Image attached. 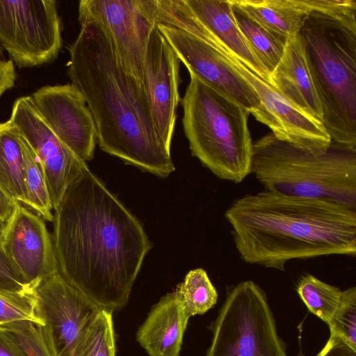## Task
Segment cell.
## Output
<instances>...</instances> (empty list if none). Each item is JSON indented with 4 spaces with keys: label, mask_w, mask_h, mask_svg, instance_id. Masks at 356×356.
<instances>
[{
    "label": "cell",
    "mask_w": 356,
    "mask_h": 356,
    "mask_svg": "<svg viewBox=\"0 0 356 356\" xmlns=\"http://www.w3.org/2000/svg\"><path fill=\"white\" fill-rule=\"evenodd\" d=\"M59 273L101 309L127 303L152 243L138 219L90 169L66 190L51 234Z\"/></svg>",
    "instance_id": "1"
},
{
    "label": "cell",
    "mask_w": 356,
    "mask_h": 356,
    "mask_svg": "<svg viewBox=\"0 0 356 356\" xmlns=\"http://www.w3.org/2000/svg\"><path fill=\"white\" fill-rule=\"evenodd\" d=\"M79 24L68 47L67 74L86 99L97 144L126 164L168 177L175 170L171 150L155 129L143 88L118 66L101 27L94 22Z\"/></svg>",
    "instance_id": "2"
},
{
    "label": "cell",
    "mask_w": 356,
    "mask_h": 356,
    "mask_svg": "<svg viewBox=\"0 0 356 356\" xmlns=\"http://www.w3.org/2000/svg\"><path fill=\"white\" fill-rule=\"evenodd\" d=\"M225 216L246 263L285 270L288 261L356 256V209L264 191L236 199Z\"/></svg>",
    "instance_id": "3"
},
{
    "label": "cell",
    "mask_w": 356,
    "mask_h": 356,
    "mask_svg": "<svg viewBox=\"0 0 356 356\" xmlns=\"http://www.w3.org/2000/svg\"><path fill=\"white\" fill-rule=\"evenodd\" d=\"M299 33L332 142L356 148V0H302Z\"/></svg>",
    "instance_id": "4"
},
{
    "label": "cell",
    "mask_w": 356,
    "mask_h": 356,
    "mask_svg": "<svg viewBox=\"0 0 356 356\" xmlns=\"http://www.w3.org/2000/svg\"><path fill=\"white\" fill-rule=\"evenodd\" d=\"M251 173L265 191L356 209V148L332 142L315 154L272 133L253 143Z\"/></svg>",
    "instance_id": "5"
},
{
    "label": "cell",
    "mask_w": 356,
    "mask_h": 356,
    "mask_svg": "<svg viewBox=\"0 0 356 356\" xmlns=\"http://www.w3.org/2000/svg\"><path fill=\"white\" fill-rule=\"evenodd\" d=\"M181 105L192 155L220 179L243 181L253 154L249 111L191 74Z\"/></svg>",
    "instance_id": "6"
},
{
    "label": "cell",
    "mask_w": 356,
    "mask_h": 356,
    "mask_svg": "<svg viewBox=\"0 0 356 356\" xmlns=\"http://www.w3.org/2000/svg\"><path fill=\"white\" fill-rule=\"evenodd\" d=\"M210 329L205 356H287L266 294L252 280L227 291Z\"/></svg>",
    "instance_id": "7"
},
{
    "label": "cell",
    "mask_w": 356,
    "mask_h": 356,
    "mask_svg": "<svg viewBox=\"0 0 356 356\" xmlns=\"http://www.w3.org/2000/svg\"><path fill=\"white\" fill-rule=\"evenodd\" d=\"M79 22L102 29L116 63L143 88L144 61L156 21L155 0H81Z\"/></svg>",
    "instance_id": "8"
},
{
    "label": "cell",
    "mask_w": 356,
    "mask_h": 356,
    "mask_svg": "<svg viewBox=\"0 0 356 356\" xmlns=\"http://www.w3.org/2000/svg\"><path fill=\"white\" fill-rule=\"evenodd\" d=\"M54 0H0V45L19 68L54 61L62 47Z\"/></svg>",
    "instance_id": "9"
},
{
    "label": "cell",
    "mask_w": 356,
    "mask_h": 356,
    "mask_svg": "<svg viewBox=\"0 0 356 356\" xmlns=\"http://www.w3.org/2000/svg\"><path fill=\"white\" fill-rule=\"evenodd\" d=\"M34 307L51 356H80L83 332L101 309L59 273L34 288Z\"/></svg>",
    "instance_id": "10"
},
{
    "label": "cell",
    "mask_w": 356,
    "mask_h": 356,
    "mask_svg": "<svg viewBox=\"0 0 356 356\" xmlns=\"http://www.w3.org/2000/svg\"><path fill=\"white\" fill-rule=\"evenodd\" d=\"M156 27L189 74L235 101L258 120L261 113L258 95L224 53L180 29L162 24Z\"/></svg>",
    "instance_id": "11"
},
{
    "label": "cell",
    "mask_w": 356,
    "mask_h": 356,
    "mask_svg": "<svg viewBox=\"0 0 356 356\" xmlns=\"http://www.w3.org/2000/svg\"><path fill=\"white\" fill-rule=\"evenodd\" d=\"M222 52L258 95L261 113L257 120L276 138L315 154L329 148L332 140L321 120L291 102L227 49Z\"/></svg>",
    "instance_id": "12"
},
{
    "label": "cell",
    "mask_w": 356,
    "mask_h": 356,
    "mask_svg": "<svg viewBox=\"0 0 356 356\" xmlns=\"http://www.w3.org/2000/svg\"><path fill=\"white\" fill-rule=\"evenodd\" d=\"M27 140L43 169L55 210L69 186L89 169L51 130L33 106L30 97L17 99L10 119Z\"/></svg>",
    "instance_id": "13"
},
{
    "label": "cell",
    "mask_w": 356,
    "mask_h": 356,
    "mask_svg": "<svg viewBox=\"0 0 356 356\" xmlns=\"http://www.w3.org/2000/svg\"><path fill=\"white\" fill-rule=\"evenodd\" d=\"M0 244L13 267L34 289L59 273L51 236L44 219L16 202L3 224Z\"/></svg>",
    "instance_id": "14"
},
{
    "label": "cell",
    "mask_w": 356,
    "mask_h": 356,
    "mask_svg": "<svg viewBox=\"0 0 356 356\" xmlns=\"http://www.w3.org/2000/svg\"><path fill=\"white\" fill-rule=\"evenodd\" d=\"M54 134L85 161L94 157L96 126L86 99L72 83L45 86L29 96Z\"/></svg>",
    "instance_id": "15"
},
{
    "label": "cell",
    "mask_w": 356,
    "mask_h": 356,
    "mask_svg": "<svg viewBox=\"0 0 356 356\" xmlns=\"http://www.w3.org/2000/svg\"><path fill=\"white\" fill-rule=\"evenodd\" d=\"M179 64V58L156 24L147 47L143 90L155 129L170 150L181 100Z\"/></svg>",
    "instance_id": "16"
},
{
    "label": "cell",
    "mask_w": 356,
    "mask_h": 356,
    "mask_svg": "<svg viewBox=\"0 0 356 356\" xmlns=\"http://www.w3.org/2000/svg\"><path fill=\"white\" fill-rule=\"evenodd\" d=\"M185 1L196 19L223 48L269 82V72L254 54L238 28L230 0Z\"/></svg>",
    "instance_id": "17"
},
{
    "label": "cell",
    "mask_w": 356,
    "mask_h": 356,
    "mask_svg": "<svg viewBox=\"0 0 356 356\" xmlns=\"http://www.w3.org/2000/svg\"><path fill=\"white\" fill-rule=\"evenodd\" d=\"M269 83L297 106L322 122L321 104L299 33L287 39L279 63L270 73Z\"/></svg>",
    "instance_id": "18"
},
{
    "label": "cell",
    "mask_w": 356,
    "mask_h": 356,
    "mask_svg": "<svg viewBox=\"0 0 356 356\" xmlns=\"http://www.w3.org/2000/svg\"><path fill=\"white\" fill-rule=\"evenodd\" d=\"M188 320L175 293H168L152 307L136 339L149 356H179Z\"/></svg>",
    "instance_id": "19"
},
{
    "label": "cell",
    "mask_w": 356,
    "mask_h": 356,
    "mask_svg": "<svg viewBox=\"0 0 356 356\" xmlns=\"http://www.w3.org/2000/svg\"><path fill=\"white\" fill-rule=\"evenodd\" d=\"M268 30L286 39L298 34L308 10L302 0H230Z\"/></svg>",
    "instance_id": "20"
},
{
    "label": "cell",
    "mask_w": 356,
    "mask_h": 356,
    "mask_svg": "<svg viewBox=\"0 0 356 356\" xmlns=\"http://www.w3.org/2000/svg\"><path fill=\"white\" fill-rule=\"evenodd\" d=\"M0 186L13 200L27 207L19 134L9 120L0 123Z\"/></svg>",
    "instance_id": "21"
},
{
    "label": "cell",
    "mask_w": 356,
    "mask_h": 356,
    "mask_svg": "<svg viewBox=\"0 0 356 356\" xmlns=\"http://www.w3.org/2000/svg\"><path fill=\"white\" fill-rule=\"evenodd\" d=\"M233 11L239 29L254 54L270 74L279 63L287 39L268 30L234 6Z\"/></svg>",
    "instance_id": "22"
},
{
    "label": "cell",
    "mask_w": 356,
    "mask_h": 356,
    "mask_svg": "<svg viewBox=\"0 0 356 356\" xmlns=\"http://www.w3.org/2000/svg\"><path fill=\"white\" fill-rule=\"evenodd\" d=\"M19 134L23 158L27 207L34 211L44 220L53 222V207L42 167L27 140L19 132Z\"/></svg>",
    "instance_id": "23"
},
{
    "label": "cell",
    "mask_w": 356,
    "mask_h": 356,
    "mask_svg": "<svg viewBox=\"0 0 356 356\" xmlns=\"http://www.w3.org/2000/svg\"><path fill=\"white\" fill-rule=\"evenodd\" d=\"M187 318L203 314L217 302L218 293L202 268L190 270L174 291Z\"/></svg>",
    "instance_id": "24"
},
{
    "label": "cell",
    "mask_w": 356,
    "mask_h": 356,
    "mask_svg": "<svg viewBox=\"0 0 356 356\" xmlns=\"http://www.w3.org/2000/svg\"><path fill=\"white\" fill-rule=\"evenodd\" d=\"M297 292L312 314L328 324L341 304L343 291L312 275L302 276Z\"/></svg>",
    "instance_id": "25"
},
{
    "label": "cell",
    "mask_w": 356,
    "mask_h": 356,
    "mask_svg": "<svg viewBox=\"0 0 356 356\" xmlns=\"http://www.w3.org/2000/svg\"><path fill=\"white\" fill-rule=\"evenodd\" d=\"M80 356H115L113 312L101 309L85 328Z\"/></svg>",
    "instance_id": "26"
},
{
    "label": "cell",
    "mask_w": 356,
    "mask_h": 356,
    "mask_svg": "<svg viewBox=\"0 0 356 356\" xmlns=\"http://www.w3.org/2000/svg\"><path fill=\"white\" fill-rule=\"evenodd\" d=\"M330 335L356 351V287L343 291L341 305L328 323Z\"/></svg>",
    "instance_id": "27"
},
{
    "label": "cell",
    "mask_w": 356,
    "mask_h": 356,
    "mask_svg": "<svg viewBox=\"0 0 356 356\" xmlns=\"http://www.w3.org/2000/svg\"><path fill=\"white\" fill-rule=\"evenodd\" d=\"M11 332L24 348L27 356H51L42 326L30 321H19L0 326Z\"/></svg>",
    "instance_id": "28"
},
{
    "label": "cell",
    "mask_w": 356,
    "mask_h": 356,
    "mask_svg": "<svg viewBox=\"0 0 356 356\" xmlns=\"http://www.w3.org/2000/svg\"><path fill=\"white\" fill-rule=\"evenodd\" d=\"M31 296H11L0 293V326L19 321H30L42 325Z\"/></svg>",
    "instance_id": "29"
},
{
    "label": "cell",
    "mask_w": 356,
    "mask_h": 356,
    "mask_svg": "<svg viewBox=\"0 0 356 356\" xmlns=\"http://www.w3.org/2000/svg\"><path fill=\"white\" fill-rule=\"evenodd\" d=\"M0 293L11 296H31L34 289L13 267L0 244Z\"/></svg>",
    "instance_id": "30"
},
{
    "label": "cell",
    "mask_w": 356,
    "mask_h": 356,
    "mask_svg": "<svg viewBox=\"0 0 356 356\" xmlns=\"http://www.w3.org/2000/svg\"><path fill=\"white\" fill-rule=\"evenodd\" d=\"M16 81L14 63L6 59L0 47V97L8 90H10Z\"/></svg>",
    "instance_id": "31"
},
{
    "label": "cell",
    "mask_w": 356,
    "mask_h": 356,
    "mask_svg": "<svg viewBox=\"0 0 356 356\" xmlns=\"http://www.w3.org/2000/svg\"><path fill=\"white\" fill-rule=\"evenodd\" d=\"M0 356H27L17 338L0 328Z\"/></svg>",
    "instance_id": "32"
},
{
    "label": "cell",
    "mask_w": 356,
    "mask_h": 356,
    "mask_svg": "<svg viewBox=\"0 0 356 356\" xmlns=\"http://www.w3.org/2000/svg\"><path fill=\"white\" fill-rule=\"evenodd\" d=\"M316 356H356V351L337 337L330 335L324 348Z\"/></svg>",
    "instance_id": "33"
},
{
    "label": "cell",
    "mask_w": 356,
    "mask_h": 356,
    "mask_svg": "<svg viewBox=\"0 0 356 356\" xmlns=\"http://www.w3.org/2000/svg\"><path fill=\"white\" fill-rule=\"evenodd\" d=\"M16 202L0 186V222L4 224L8 220Z\"/></svg>",
    "instance_id": "34"
},
{
    "label": "cell",
    "mask_w": 356,
    "mask_h": 356,
    "mask_svg": "<svg viewBox=\"0 0 356 356\" xmlns=\"http://www.w3.org/2000/svg\"><path fill=\"white\" fill-rule=\"evenodd\" d=\"M3 227V224L0 222V236H1V233H2Z\"/></svg>",
    "instance_id": "35"
}]
</instances>
